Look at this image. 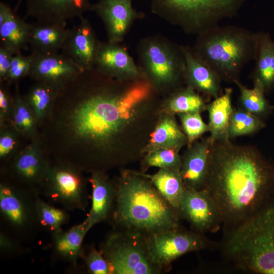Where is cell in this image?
Here are the masks:
<instances>
[{"mask_svg":"<svg viewBox=\"0 0 274 274\" xmlns=\"http://www.w3.org/2000/svg\"><path fill=\"white\" fill-rule=\"evenodd\" d=\"M232 92L231 88H225L222 94L206 105L209 119V138L212 143L218 140L229 139L228 126L234 110L232 106Z\"/></svg>","mask_w":274,"mask_h":274,"instance_id":"d4e9b609","label":"cell"},{"mask_svg":"<svg viewBox=\"0 0 274 274\" xmlns=\"http://www.w3.org/2000/svg\"><path fill=\"white\" fill-rule=\"evenodd\" d=\"M145 241L150 260L164 271L169 270L172 262L178 257L206 249L210 244L202 233L180 227L146 235Z\"/></svg>","mask_w":274,"mask_h":274,"instance_id":"30bf717a","label":"cell"},{"mask_svg":"<svg viewBox=\"0 0 274 274\" xmlns=\"http://www.w3.org/2000/svg\"><path fill=\"white\" fill-rule=\"evenodd\" d=\"M154 91L145 79L122 81L95 68L84 70L57 93L55 104L66 108L59 133L75 155L86 147L105 148L134 119Z\"/></svg>","mask_w":274,"mask_h":274,"instance_id":"6da1fadb","label":"cell"},{"mask_svg":"<svg viewBox=\"0 0 274 274\" xmlns=\"http://www.w3.org/2000/svg\"><path fill=\"white\" fill-rule=\"evenodd\" d=\"M181 47L185 58L184 83L186 86L210 98L222 94V80L220 76L197 59L190 47L181 45Z\"/></svg>","mask_w":274,"mask_h":274,"instance_id":"d6986e66","label":"cell"},{"mask_svg":"<svg viewBox=\"0 0 274 274\" xmlns=\"http://www.w3.org/2000/svg\"><path fill=\"white\" fill-rule=\"evenodd\" d=\"M178 212L181 218L202 234L215 231L222 223L218 210L204 189L185 187Z\"/></svg>","mask_w":274,"mask_h":274,"instance_id":"7c38bea8","label":"cell"},{"mask_svg":"<svg viewBox=\"0 0 274 274\" xmlns=\"http://www.w3.org/2000/svg\"><path fill=\"white\" fill-rule=\"evenodd\" d=\"M179 148H160L146 154L142 162V172L151 167L180 172L182 157Z\"/></svg>","mask_w":274,"mask_h":274,"instance_id":"e575fe53","label":"cell"},{"mask_svg":"<svg viewBox=\"0 0 274 274\" xmlns=\"http://www.w3.org/2000/svg\"><path fill=\"white\" fill-rule=\"evenodd\" d=\"M258 45L252 76L265 93L274 87V42L265 33L258 32Z\"/></svg>","mask_w":274,"mask_h":274,"instance_id":"484cf974","label":"cell"},{"mask_svg":"<svg viewBox=\"0 0 274 274\" xmlns=\"http://www.w3.org/2000/svg\"><path fill=\"white\" fill-rule=\"evenodd\" d=\"M89 273L111 274L109 265L99 250L91 247L86 252L83 248L81 256Z\"/></svg>","mask_w":274,"mask_h":274,"instance_id":"74e56055","label":"cell"},{"mask_svg":"<svg viewBox=\"0 0 274 274\" xmlns=\"http://www.w3.org/2000/svg\"><path fill=\"white\" fill-rule=\"evenodd\" d=\"M12 10L11 7L7 4L0 2V25H2Z\"/></svg>","mask_w":274,"mask_h":274,"instance_id":"7bdbcfd3","label":"cell"},{"mask_svg":"<svg viewBox=\"0 0 274 274\" xmlns=\"http://www.w3.org/2000/svg\"><path fill=\"white\" fill-rule=\"evenodd\" d=\"M258 45V33L236 26L217 25L198 35L191 49L222 80L233 83L244 67L255 60Z\"/></svg>","mask_w":274,"mask_h":274,"instance_id":"277c9868","label":"cell"},{"mask_svg":"<svg viewBox=\"0 0 274 274\" xmlns=\"http://www.w3.org/2000/svg\"><path fill=\"white\" fill-rule=\"evenodd\" d=\"M49 163L35 140L15 156L11 168L13 175L24 187L38 193Z\"/></svg>","mask_w":274,"mask_h":274,"instance_id":"ac0fdd59","label":"cell"},{"mask_svg":"<svg viewBox=\"0 0 274 274\" xmlns=\"http://www.w3.org/2000/svg\"><path fill=\"white\" fill-rule=\"evenodd\" d=\"M115 183V201L108 219L113 228L146 236L180 227L179 213L148 179L125 170Z\"/></svg>","mask_w":274,"mask_h":274,"instance_id":"3957f363","label":"cell"},{"mask_svg":"<svg viewBox=\"0 0 274 274\" xmlns=\"http://www.w3.org/2000/svg\"><path fill=\"white\" fill-rule=\"evenodd\" d=\"M94 68L120 81L131 82L145 79L138 64L121 43L100 42Z\"/></svg>","mask_w":274,"mask_h":274,"instance_id":"5bb4252c","label":"cell"},{"mask_svg":"<svg viewBox=\"0 0 274 274\" xmlns=\"http://www.w3.org/2000/svg\"><path fill=\"white\" fill-rule=\"evenodd\" d=\"M39 193L24 186L0 183V213L15 231L25 233L38 225L36 202Z\"/></svg>","mask_w":274,"mask_h":274,"instance_id":"8fae6325","label":"cell"},{"mask_svg":"<svg viewBox=\"0 0 274 274\" xmlns=\"http://www.w3.org/2000/svg\"><path fill=\"white\" fill-rule=\"evenodd\" d=\"M92 187L91 207L84 220L88 232L95 224L109 219L113 208L115 183L102 171L92 172L89 180Z\"/></svg>","mask_w":274,"mask_h":274,"instance_id":"44dd1931","label":"cell"},{"mask_svg":"<svg viewBox=\"0 0 274 274\" xmlns=\"http://www.w3.org/2000/svg\"><path fill=\"white\" fill-rule=\"evenodd\" d=\"M188 144L187 138L178 125L173 114L163 113L142 152L147 153L160 148L181 149Z\"/></svg>","mask_w":274,"mask_h":274,"instance_id":"cb8c5ba5","label":"cell"},{"mask_svg":"<svg viewBox=\"0 0 274 274\" xmlns=\"http://www.w3.org/2000/svg\"><path fill=\"white\" fill-rule=\"evenodd\" d=\"M15 54L10 49L0 45V81L4 82Z\"/></svg>","mask_w":274,"mask_h":274,"instance_id":"60d3db41","label":"cell"},{"mask_svg":"<svg viewBox=\"0 0 274 274\" xmlns=\"http://www.w3.org/2000/svg\"><path fill=\"white\" fill-rule=\"evenodd\" d=\"M225 234L224 252L229 260L246 270L274 274V197Z\"/></svg>","mask_w":274,"mask_h":274,"instance_id":"5b68a950","label":"cell"},{"mask_svg":"<svg viewBox=\"0 0 274 274\" xmlns=\"http://www.w3.org/2000/svg\"><path fill=\"white\" fill-rule=\"evenodd\" d=\"M265 124L262 118L241 108L234 109L228 130L229 139L250 134L263 128Z\"/></svg>","mask_w":274,"mask_h":274,"instance_id":"836d02e7","label":"cell"},{"mask_svg":"<svg viewBox=\"0 0 274 274\" xmlns=\"http://www.w3.org/2000/svg\"><path fill=\"white\" fill-rule=\"evenodd\" d=\"M24 1V0H18V1H17V5H16V10H15L16 11L18 9L19 6V5H20L21 2L22 1Z\"/></svg>","mask_w":274,"mask_h":274,"instance_id":"ee69618b","label":"cell"},{"mask_svg":"<svg viewBox=\"0 0 274 274\" xmlns=\"http://www.w3.org/2000/svg\"><path fill=\"white\" fill-rule=\"evenodd\" d=\"M246 0H150L152 12L187 34L197 36L234 17Z\"/></svg>","mask_w":274,"mask_h":274,"instance_id":"8992f818","label":"cell"},{"mask_svg":"<svg viewBox=\"0 0 274 274\" xmlns=\"http://www.w3.org/2000/svg\"><path fill=\"white\" fill-rule=\"evenodd\" d=\"M25 17H32L38 23L65 27L68 20L80 18L91 11L90 0H24Z\"/></svg>","mask_w":274,"mask_h":274,"instance_id":"9a60e30c","label":"cell"},{"mask_svg":"<svg viewBox=\"0 0 274 274\" xmlns=\"http://www.w3.org/2000/svg\"><path fill=\"white\" fill-rule=\"evenodd\" d=\"M132 0H99L92 4L91 11L102 21L108 41L122 43L133 23L145 14L133 8Z\"/></svg>","mask_w":274,"mask_h":274,"instance_id":"4fadbf2b","label":"cell"},{"mask_svg":"<svg viewBox=\"0 0 274 274\" xmlns=\"http://www.w3.org/2000/svg\"><path fill=\"white\" fill-rule=\"evenodd\" d=\"M138 65L154 91L170 93L184 82L185 58L181 45L159 34L139 41Z\"/></svg>","mask_w":274,"mask_h":274,"instance_id":"52a82bcc","label":"cell"},{"mask_svg":"<svg viewBox=\"0 0 274 274\" xmlns=\"http://www.w3.org/2000/svg\"><path fill=\"white\" fill-rule=\"evenodd\" d=\"M164 101L165 112L175 114L200 113L206 109L202 95L188 86L180 87L168 95Z\"/></svg>","mask_w":274,"mask_h":274,"instance_id":"f1b7e54d","label":"cell"},{"mask_svg":"<svg viewBox=\"0 0 274 274\" xmlns=\"http://www.w3.org/2000/svg\"><path fill=\"white\" fill-rule=\"evenodd\" d=\"M21 248L15 240L4 232H0L1 252L5 254L15 255L20 252Z\"/></svg>","mask_w":274,"mask_h":274,"instance_id":"b9f144b4","label":"cell"},{"mask_svg":"<svg viewBox=\"0 0 274 274\" xmlns=\"http://www.w3.org/2000/svg\"><path fill=\"white\" fill-rule=\"evenodd\" d=\"M1 128L0 158L3 160L9 158L14 153L19 134L11 125Z\"/></svg>","mask_w":274,"mask_h":274,"instance_id":"f35d334b","label":"cell"},{"mask_svg":"<svg viewBox=\"0 0 274 274\" xmlns=\"http://www.w3.org/2000/svg\"><path fill=\"white\" fill-rule=\"evenodd\" d=\"M58 91L47 84L36 82L24 97L38 124L49 116Z\"/></svg>","mask_w":274,"mask_h":274,"instance_id":"f546056e","label":"cell"},{"mask_svg":"<svg viewBox=\"0 0 274 274\" xmlns=\"http://www.w3.org/2000/svg\"><path fill=\"white\" fill-rule=\"evenodd\" d=\"M30 25L12 10L0 25L1 44L15 54L21 53L28 47Z\"/></svg>","mask_w":274,"mask_h":274,"instance_id":"83f0119b","label":"cell"},{"mask_svg":"<svg viewBox=\"0 0 274 274\" xmlns=\"http://www.w3.org/2000/svg\"><path fill=\"white\" fill-rule=\"evenodd\" d=\"M200 113H180L178 115L181 122L184 132L191 145L206 132L209 131L208 124L201 118Z\"/></svg>","mask_w":274,"mask_h":274,"instance_id":"d590c367","label":"cell"},{"mask_svg":"<svg viewBox=\"0 0 274 274\" xmlns=\"http://www.w3.org/2000/svg\"><path fill=\"white\" fill-rule=\"evenodd\" d=\"M203 189L215 202L227 232L274 197V165L255 146L236 145L230 139L215 141Z\"/></svg>","mask_w":274,"mask_h":274,"instance_id":"7a4b0ae2","label":"cell"},{"mask_svg":"<svg viewBox=\"0 0 274 274\" xmlns=\"http://www.w3.org/2000/svg\"><path fill=\"white\" fill-rule=\"evenodd\" d=\"M134 172L148 179L168 203L178 212L185 188L180 172L159 169L153 175Z\"/></svg>","mask_w":274,"mask_h":274,"instance_id":"4316f807","label":"cell"},{"mask_svg":"<svg viewBox=\"0 0 274 274\" xmlns=\"http://www.w3.org/2000/svg\"><path fill=\"white\" fill-rule=\"evenodd\" d=\"M145 237L138 232L113 228L100 245L111 274H158L163 269L149 259Z\"/></svg>","mask_w":274,"mask_h":274,"instance_id":"ba28073f","label":"cell"},{"mask_svg":"<svg viewBox=\"0 0 274 274\" xmlns=\"http://www.w3.org/2000/svg\"><path fill=\"white\" fill-rule=\"evenodd\" d=\"M85 220L64 231L51 234V249L55 257L76 266L81 258L84 237L87 233Z\"/></svg>","mask_w":274,"mask_h":274,"instance_id":"7402d4cb","label":"cell"},{"mask_svg":"<svg viewBox=\"0 0 274 274\" xmlns=\"http://www.w3.org/2000/svg\"><path fill=\"white\" fill-rule=\"evenodd\" d=\"M31 54L33 62L30 77L36 82L47 84L58 91L84 71L61 53Z\"/></svg>","mask_w":274,"mask_h":274,"instance_id":"2e32d148","label":"cell"},{"mask_svg":"<svg viewBox=\"0 0 274 274\" xmlns=\"http://www.w3.org/2000/svg\"><path fill=\"white\" fill-rule=\"evenodd\" d=\"M233 83L239 91V108L261 118L271 113L274 108L266 99L265 92L260 85L254 83L253 88L249 89L239 80H235Z\"/></svg>","mask_w":274,"mask_h":274,"instance_id":"4dcf8cb0","label":"cell"},{"mask_svg":"<svg viewBox=\"0 0 274 274\" xmlns=\"http://www.w3.org/2000/svg\"><path fill=\"white\" fill-rule=\"evenodd\" d=\"M67 210L57 208L41 199L39 195L36 202V212L38 225L51 234L62 230L70 218Z\"/></svg>","mask_w":274,"mask_h":274,"instance_id":"d6a6232c","label":"cell"},{"mask_svg":"<svg viewBox=\"0 0 274 274\" xmlns=\"http://www.w3.org/2000/svg\"><path fill=\"white\" fill-rule=\"evenodd\" d=\"M79 18L80 23L68 29L61 53L83 70L92 69L100 41L89 20L83 16Z\"/></svg>","mask_w":274,"mask_h":274,"instance_id":"e0dca14e","label":"cell"},{"mask_svg":"<svg viewBox=\"0 0 274 274\" xmlns=\"http://www.w3.org/2000/svg\"><path fill=\"white\" fill-rule=\"evenodd\" d=\"M13 96L7 87L1 84L0 87V125L1 128L10 124L13 110Z\"/></svg>","mask_w":274,"mask_h":274,"instance_id":"ab89813d","label":"cell"},{"mask_svg":"<svg viewBox=\"0 0 274 274\" xmlns=\"http://www.w3.org/2000/svg\"><path fill=\"white\" fill-rule=\"evenodd\" d=\"M38 123L24 97L19 92L18 85L13 96V110L10 122L20 135L35 137Z\"/></svg>","mask_w":274,"mask_h":274,"instance_id":"1f68e13d","label":"cell"},{"mask_svg":"<svg viewBox=\"0 0 274 274\" xmlns=\"http://www.w3.org/2000/svg\"><path fill=\"white\" fill-rule=\"evenodd\" d=\"M32 62L33 56L31 54L28 56H24L21 53L15 54L4 82L10 84L29 76Z\"/></svg>","mask_w":274,"mask_h":274,"instance_id":"8d00e7d4","label":"cell"},{"mask_svg":"<svg viewBox=\"0 0 274 274\" xmlns=\"http://www.w3.org/2000/svg\"><path fill=\"white\" fill-rule=\"evenodd\" d=\"M82 170L67 162H49L39 194L67 211L85 212L89 198Z\"/></svg>","mask_w":274,"mask_h":274,"instance_id":"9c48e42d","label":"cell"},{"mask_svg":"<svg viewBox=\"0 0 274 274\" xmlns=\"http://www.w3.org/2000/svg\"><path fill=\"white\" fill-rule=\"evenodd\" d=\"M68 29L36 22L30 24L28 47L35 55L58 53L61 51Z\"/></svg>","mask_w":274,"mask_h":274,"instance_id":"603a6c76","label":"cell"},{"mask_svg":"<svg viewBox=\"0 0 274 274\" xmlns=\"http://www.w3.org/2000/svg\"><path fill=\"white\" fill-rule=\"evenodd\" d=\"M212 143L209 137L188 146L182 157L180 174L185 188H203Z\"/></svg>","mask_w":274,"mask_h":274,"instance_id":"ffe728a7","label":"cell"}]
</instances>
